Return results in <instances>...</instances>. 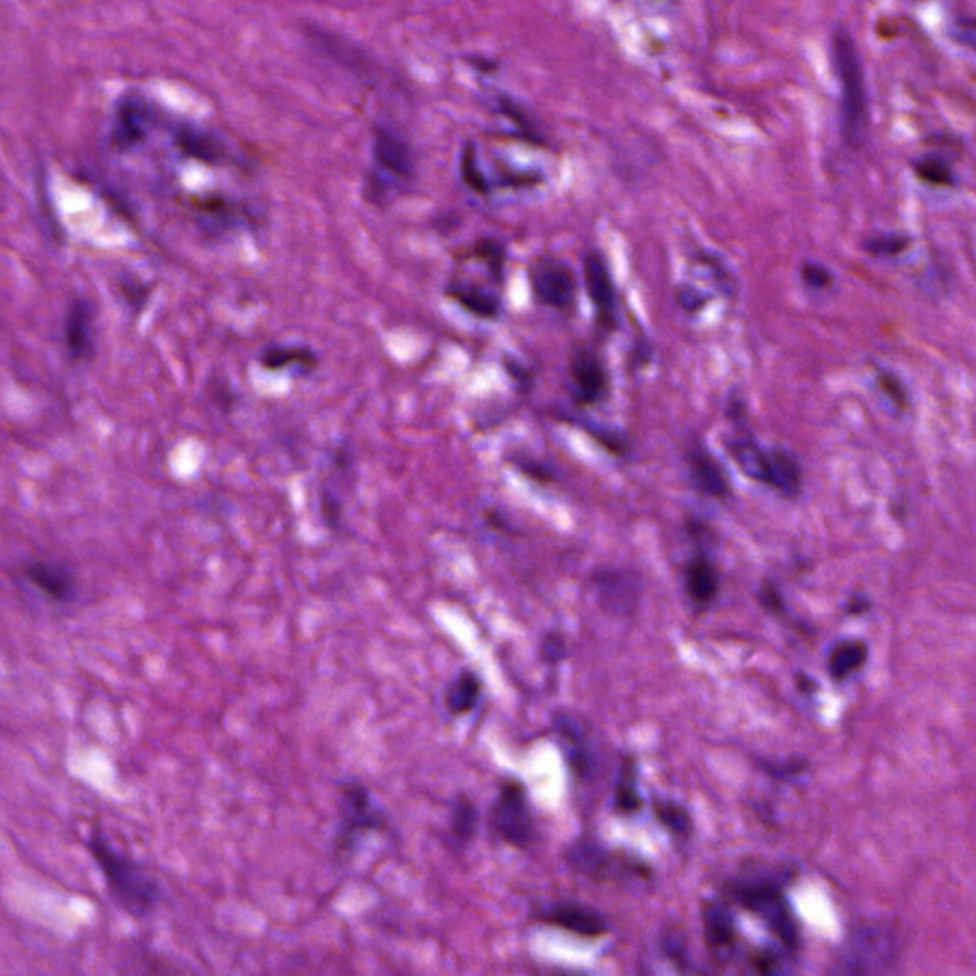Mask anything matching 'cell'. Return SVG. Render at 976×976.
<instances>
[{
  "label": "cell",
  "mask_w": 976,
  "mask_h": 976,
  "mask_svg": "<svg viewBox=\"0 0 976 976\" xmlns=\"http://www.w3.org/2000/svg\"><path fill=\"white\" fill-rule=\"evenodd\" d=\"M87 849L102 874L111 900L126 915L143 920L155 912L161 902V885L138 860L111 844L102 829H90Z\"/></svg>",
  "instance_id": "1"
},
{
  "label": "cell",
  "mask_w": 976,
  "mask_h": 976,
  "mask_svg": "<svg viewBox=\"0 0 976 976\" xmlns=\"http://www.w3.org/2000/svg\"><path fill=\"white\" fill-rule=\"evenodd\" d=\"M832 67L839 85V128L844 141L859 149L867 136L870 102H867L866 75L859 45L845 25H836L829 42Z\"/></svg>",
  "instance_id": "2"
},
{
  "label": "cell",
  "mask_w": 976,
  "mask_h": 976,
  "mask_svg": "<svg viewBox=\"0 0 976 976\" xmlns=\"http://www.w3.org/2000/svg\"><path fill=\"white\" fill-rule=\"evenodd\" d=\"M372 161L363 195L368 203L383 206L395 191L415 180L416 159L410 143L397 128L376 123L372 126Z\"/></svg>",
  "instance_id": "3"
},
{
  "label": "cell",
  "mask_w": 976,
  "mask_h": 976,
  "mask_svg": "<svg viewBox=\"0 0 976 976\" xmlns=\"http://www.w3.org/2000/svg\"><path fill=\"white\" fill-rule=\"evenodd\" d=\"M731 895L744 910L758 915L786 950L799 948L801 930L781 883L771 877H744L731 885Z\"/></svg>",
  "instance_id": "4"
},
{
  "label": "cell",
  "mask_w": 976,
  "mask_h": 976,
  "mask_svg": "<svg viewBox=\"0 0 976 976\" xmlns=\"http://www.w3.org/2000/svg\"><path fill=\"white\" fill-rule=\"evenodd\" d=\"M899 958V940L885 925L867 923L852 930L845 940L829 976H885Z\"/></svg>",
  "instance_id": "5"
},
{
  "label": "cell",
  "mask_w": 976,
  "mask_h": 976,
  "mask_svg": "<svg viewBox=\"0 0 976 976\" xmlns=\"http://www.w3.org/2000/svg\"><path fill=\"white\" fill-rule=\"evenodd\" d=\"M489 824L494 836L516 849H529L534 844L536 822L523 782L516 778L502 782L491 804Z\"/></svg>",
  "instance_id": "6"
},
{
  "label": "cell",
  "mask_w": 976,
  "mask_h": 976,
  "mask_svg": "<svg viewBox=\"0 0 976 976\" xmlns=\"http://www.w3.org/2000/svg\"><path fill=\"white\" fill-rule=\"evenodd\" d=\"M390 828L385 812L376 804L360 782H345L340 796V822L334 836V851L345 854L352 851L360 837Z\"/></svg>",
  "instance_id": "7"
},
{
  "label": "cell",
  "mask_w": 976,
  "mask_h": 976,
  "mask_svg": "<svg viewBox=\"0 0 976 976\" xmlns=\"http://www.w3.org/2000/svg\"><path fill=\"white\" fill-rule=\"evenodd\" d=\"M529 287L532 296L554 312L569 313L579 300V277L567 259L542 254L529 266Z\"/></svg>",
  "instance_id": "8"
},
{
  "label": "cell",
  "mask_w": 976,
  "mask_h": 976,
  "mask_svg": "<svg viewBox=\"0 0 976 976\" xmlns=\"http://www.w3.org/2000/svg\"><path fill=\"white\" fill-rule=\"evenodd\" d=\"M582 281L587 300L594 307L595 322L603 332H614L620 325V302L618 287L609 259L597 249L584 252L582 258Z\"/></svg>",
  "instance_id": "9"
},
{
  "label": "cell",
  "mask_w": 976,
  "mask_h": 976,
  "mask_svg": "<svg viewBox=\"0 0 976 976\" xmlns=\"http://www.w3.org/2000/svg\"><path fill=\"white\" fill-rule=\"evenodd\" d=\"M565 860L574 872L595 882H609L617 874H633L637 877L650 874L641 860L614 854L605 845L590 837H580L571 847H567Z\"/></svg>",
  "instance_id": "10"
},
{
  "label": "cell",
  "mask_w": 976,
  "mask_h": 976,
  "mask_svg": "<svg viewBox=\"0 0 976 976\" xmlns=\"http://www.w3.org/2000/svg\"><path fill=\"white\" fill-rule=\"evenodd\" d=\"M569 388L579 406L599 405L609 397V367L594 345H576L569 355Z\"/></svg>",
  "instance_id": "11"
},
{
  "label": "cell",
  "mask_w": 976,
  "mask_h": 976,
  "mask_svg": "<svg viewBox=\"0 0 976 976\" xmlns=\"http://www.w3.org/2000/svg\"><path fill=\"white\" fill-rule=\"evenodd\" d=\"M155 123L151 103L140 94H123L115 103L111 121L110 141L113 148L130 151L148 140L149 130Z\"/></svg>",
  "instance_id": "12"
},
{
  "label": "cell",
  "mask_w": 976,
  "mask_h": 976,
  "mask_svg": "<svg viewBox=\"0 0 976 976\" xmlns=\"http://www.w3.org/2000/svg\"><path fill=\"white\" fill-rule=\"evenodd\" d=\"M536 917L549 927H557L582 938L605 937L610 930L609 922L601 912L574 900L552 902L542 908Z\"/></svg>",
  "instance_id": "13"
},
{
  "label": "cell",
  "mask_w": 976,
  "mask_h": 976,
  "mask_svg": "<svg viewBox=\"0 0 976 976\" xmlns=\"http://www.w3.org/2000/svg\"><path fill=\"white\" fill-rule=\"evenodd\" d=\"M173 140L181 155L201 165L221 166L231 161V149L227 148L226 141L199 126L189 123L174 126Z\"/></svg>",
  "instance_id": "14"
},
{
  "label": "cell",
  "mask_w": 976,
  "mask_h": 976,
  "mask_svg": "<svg viewBox=\"0 0 976 976\" xmlns=\"http://www.w3.org/2000/svg\"><path fill=\"white\" fill-rule=\"evenodd\" d=\"M94 307L85 297H75L63 320V344L73 360H85L94 353Z\"/></svg>",
  "instance_id": "15"
},
{
  "label": "cell",
  "mask_w": 976,
  "mask_h": 976,
  "mask_svg": "<svg viewBox=\"0 0 976 976\" xmlns=\"http://www.w3.org/2000/svg\"><path fill=\"white\" fill-rule=\"evenodd\" d=\"M704 938L718 958L731 955L738 945L735 915L723 900H708L702 907Z\"/></svg>",
  "instance_id": "16"
},
{
  "label": "cell",
  "mask_w": 976,
  "mask_h": 976,
  "mask_svg": "<svg viewBox=\"0 0 976 976\" xmlns=\"http://www.w3.org/2000/svg\"><path fill=\"white\" fill-rule=\"evenodd\" d=\"M24 576L39 594L48 597L50 601L67 603L77 594L75 576L58 562H27L24 567Z\"/></svg>",
  "instance_id": "17"
},
{
  "label": "cell",
  "mask_w": 976,
  "mask_h": 976,
  "mask_svg": "<svg viewBox=\"0 0 976 976\" xmlns=\"http://www.w3.org/2000/svg\"><path fill=\"white\" fill-rule=\"evenodd\" d=\"M305 35L309 37L312 45L319 48L320 52L330 55L332 60H337V63H340V65H344L347 69L355 71L359 75H367V77L375 75L372 60L360 48H357V45L347 42V39H344V37H338L334 33L320 29L317 25H309L305 29Z\"/></svg>",
  "instance_id": "18"
},
{
  "label": "cell",
  "mask_w": 976,
  "mask_h": 976,
  "mask_svg": "<svg viewBox=\"0 0 976 976\" xmlns=\"http://www.w3.org/2000/svg\"><path fill=\"white\" fill-rule=\"evenodd\" d=\"M595 586L601 607L612 614H630L639 599V582L625 572H601L595 576Z\"/></svg>",
  "instance_id": "19"
},
{
  "label": "cell",
  "mask_w": 976,
  "mask_h": 976,
  "mask_svg": "<svg viewBox=\"0 0 976 976\" xmlns=\"http://www.w3.org/2000/svg\"><path fill=\"white\" fill-rule=\"evenodd\" d=\"M446 297L460 305L477 319L494 320L500 317L502 300L493 290H486L477 282L453 279L445 287Z\"/></svg>",
  "instance_id": "20"
},
{
  "label": "cell",
  "mask_w": 976,
  "mask_h": 976,
  "mask_svg": "<svg viewBox=\"0 0 976 976\" xmlns=\"http://www.w3.org/2000/svg\"><path fill=\"white\" fill-rule=\"evenodd\" d=\"M688 468L690 476L695 479L696 486L713 498H726L731 489L726 481V473L723 466L719 464L710 451L700 443L688 448L687 453Z\"/></svg>",
  "instance_id": "21"
},
{
  "label": "cell",
  "mask_w": 976,
  "mask_h": 976,
  "mask_svg": "<svg viewBox=\"0 0 976 976\" xmlns=\"http://www.w3.org/2000/svg\"><path fill=\"white\" fill-rule=\"evenodd\" d=\"M121 976H186L180 967L145 946H126L118 958Z\"/></svg>",
  "instance_id": "22"
},
{
  "label": "cell",
  "mask_w": 976,
  "mask_h": 976,
  "mask_svg": "<svg viewBox=\"0 0 976 976\" xmlns=\"http://www.w3.org/2000/svg\"><path fill=\"white\" fill-rule=\"evenodd\" d=\"M483 696V681L473 670L464 668L445 688V708L454 718L468 715L476 710Z\"/></svg>",
  "instance_id": "23"
},
{
  "label": "cell",
  "mask_w": 976,
  "mask_h": 976,
  "mask_svg": "<svg viewBox=\"0 0 976 976\" xmlns=\"http://www.w3.org/2000/svg\"><path fill=\"white\" fill-rule=\"evenodd\" d=\"M765 484L773 486L774 491H778L788 498L797 496L801 489V469H799L796 456L778 446L769 451Z\"/></svg>",
  "instance_id": "24"
},
{
  "label": "cell",
  "mask_w": 976,
  "mask_h": 976,
  "mask_svg": "<svg viewBox=\"0 0 976 976\" xmlns=\"http://www.w3.org/2000/svg\"><path fill=\"white\" fill-rule=\"evenodd\" d=\"M479 821H481V816H479L476 803L468 796H458L454 799L453 807H451V824H448L451 841L454 847L466 849L476 839Z\"/></svg>",
  "instance_id": "25"
},
{
  "label": "cell",
  "mask_w": 976,
  "mask_h": 976,
  "mask_svg": "<svg viewBox=\"0 0 976 976\" xmlns=\"http://www.w3.org/2000/svg\"><path fill=\"white\" fill-rule=\"evenodd\" d=\"M317 353L305 345H269L259 355V365L266 370L297 367L309 372L317 367Z\"/></svg>",
  "instance_id": "26"
},
{
  "label": "cell",
  "mask_w": 976,
  "mask_h": 976,
  "mask_svg": "<svg viewBox=\"0 0 976 976\" xmlns=\"http://www.w3.org/2000/svg\"><path fill=\"white\" fill-rule=\"evenodd\" d=\"M731 456L735 458L736 464L740 466L746 476L751 477L753 481L765 483L766 464H769V451L763 446H759L750 433L746 435H736L728 443Z\"/></svg>",
  "instance_id": "27"
},
{
  "label": "cell",
  "mask_w": 976,
  "mask_h": 976,
  "mask_svg": "<svg viewBox=\"0 0 976 976\" xmlns=\"http://www.w3.org/2000/svg\"><path fill=\"white\" fill-rule=\"evenodd\" d=\"M555 726H557L559 736H561V740L565 743V751H567V758H569V763L574 769V773L580 774V776H586L590 773V769H592V758H590V750H587L586 743H584V736H582L580 726L569 715H559L557 721H555Z\"/></svg>",
  "instance_id": "28"
},
{
  "label": "cell",
  "mask_w": 976,
  "mask_h": 976,
  "mask_svg": "<svg viewBox=\"0 0 976 976\" xmlns=\"http://www.w3.org/2000/svg\"><path fill=\"white\" fill-rule=\"evenodd\" d=\"M912 170L915 178L933 186V188H955L958 186V174L953 173L950 161L940 153H925L912 161Z\"/></svg>",
  "instance_id": "29"
},
{
  "label": "cell",
  "mask_w": 976,
  "mask_h": 976,
  "mask_svg": "<svg viewBox=\"0 0 976 976\" xmlns=\"http://www.w3.org/2000/svg\"><path fill=\"white\" fill-rule=\"evenodd\" d=\"M867 645L864 641L849 639L841 641L836 648L832 650L828 660L829 675L837 681H844L851 673L859 672L862 666L866 664Z\"/></svg>",
  "instance_id": "30"
},
{
  "label": "cell",
  "mask_w": 976,
  "mask_h": 976,
  "mask_svg": "<svg viewBox=\"0 0 976 976\" xmlns=\"http://www.w3.org/2000/svg\"><path fill=\"white\" fill-rule=\"evenodd\" d=\"M687 590L690 597L700 605L715 599L719 590V576L713 565L704 557H698L688 565L687 569Z\"/></svg>",
  "instance_id": "31"
},
{
  "label": "cell",
  "mask_w": 976,
  "mask_h": 976,
  "mask_svg": "<svg viewBox=\"0 0 976 976\" xmlns=\"http://www.w3.org/2000/svg\"><path fill=\"white\" fill-rule=\"evenodd\" d=\"M914 244V237L907 231H883V233L866 237L860 249L872 258H897L910 251Z\"/></svg>",
  "instance_id": "32"
},
{
  "label": "cell",
  "mask_w": 976,
  "mask_h": 976,
  "mask_svg": "<svg viewBox=\"0 0 976 976\" xmlns=\"http://www.w3.org/2000/svg\"><path fill=\"white\" fill-rule=\"evenodd\" d=\"M469 256L483 262L484 266L489 267L494 281L504 279V267H506V258H508V251H506L504 242L494 237H483L471 246Z\"/></svg>",
  "instance_id": "33"
},
{
  "label": "cell",
  "mask_w": 976,
  "mask_h": 976,
  "mask_svg": "<svg viewBox=\"0 0 976 976\" xmlns=\"http://www.w3.org/2000/svg\"><path fill=\"white\" fill-rule=\"evenodd\" d=\"M460 178L471 191H476L479 195H489L493 191V183L484 176L479 159H477V149L473 141H466L460 153Z\"/></svg>",
  "instance_id": "34"
},
{
  "label": "cell",
  "mask_w": 976,
  "mask_h": 976,
  "mask_svg": "<svg viewBox=\"0 0 976 976\" xmlns=\"http://www.w3.org/2000/svg\"><path fill=\"white\" fill-rule=\"evenodd\" d=\"M655 814H657L658 822L673 836L685 839L693 834V819L687 809L681 807L680 803L658 799L655 801Z\"/></svg>",
  "instance_id": "35"
},
{
  "label": "cell",
  "mask_w": 976,
  "mask_h": 976,
  "mask_svg": "<svg viewBox=\"0 0 976 976\" xmlns=\"http://www.w3.org/2000/svg\"><path fill=\"white\" fill-rule=\"evenodd\" d=\"M641 801L639 789H637V778H635V766L632 761H628L622 766V773L618 778L617 791H614V807L618 812H622L625 816L635 814L639 811Z\"/></svg>",
  "instance_id": "36"
},
{
  "label": "cell",
  "mask_w": 976,
  "mask_h": 976,
  "mask_svg": "<svg viewBox=\"0 0 976 976\" xmlns=\"http://www.w3.org/2000/svg\"><path fill=\"white\" fill-rule=\"evenodd\" d=\"M875 385L882 393L883 397L889 401L899 413H904L910 406V393H908L907 383L900 378L895 370L890 368H875Z\"/></svg>",
  "instance_id": "37"
},
{
  "label": "cell",
  "mask_w": 976,
  "mask_h": 976,
  "mask_svg": "<svg viewBox=\"0 0 976 976\" xmlns=\"http://www.w3.org/2000/svg\"><path fill=\"white\" fill-rule=\"evenodd\" d=\"M496 102H498V111H500L504 117L509 118V121L516 125L517 130L523 134L524 140L531 141V143H538V145L544 143L542 136H540L538 128H536L534 121H532L531 115H529V111L524 110L521 103L516 102L514 98L504 94L498 96Z\"/></svg>",
  "instance_id": "38"
},
{
  "label": "cell",
  "mask_w": 976,
  "mask_h": 976,
  "mask_svg": "<svg viewBox=\"0 0 976 976\" xmlns=\"http://www.w3.org/2000/svg\"><path fill=\"white\" fill-rule=\"evenodd\" d=\"M193 208H195L199 216H203V218L214 221V224H224V226L235 224L237 208L224 195L197 197L195 201H193Z\"/></svg>",
  "instance_id": "39"
},
{
  "label": "cell",
  "mask_w": 976,
  "mask_h": 976,
  "mask_svg": "<svg viewBox=\"0 0 976 976\" xmlns=\"http://www.w3.org/2000/svg\"><path fill=\"white\" fill-rule=\"evenodd\" d=\"M799 279L812 292H824L836 284V274L816 259H804L799 267Z\"/></svg>",
  "instance_id": "40"
},
{
  "label": "cell",
  "mask_w": 976,
  "mask_h": 976,
  "mask_svg": "<svg viewBox=\"0 0 976 976\" xmlns=\"http://www.w3.org/2000/svg\"><path fill=\"white\" fill-rule=\"evenodd\" d=\"M753 965L761 976H786L781 955L773 950H761L753 955Z\"/></svg>",
  "instance_id": "41"
},
{
  "label": "cell",
  "mask_w": 976,
  "mask_h": 976,
  "mask_svg": "<svg viewBox=\"0 0 976 976\" xmlns=\"http://www.w3.org/2000/svg\"><path fill=\"white\" fill-rule=\"evenodd\" d=\"M675 297H677V304L688 313L698 312V309H702L704 304L708 302V297L702 296L695 287H690V284H683L675 292Z\"/></svg>",
  "instance_id": "42"
},
{
  "label": "cell",
  "mask_w": 976,
  "mask_h": 976,
  "mask_svg": "<svg viewBox=\"0 0 976 976\" xmlns=\"http://www.w3.org/2000/svg\"><path fill=\"white\" fill-rule=\"evenodd\" d=\"M759 601H761V607H765L771 612H784V601H782L781 592L773 584H765V586L761 587Z\"/></svg>",
  "instance_id": "43"
},
{
  "label": "cell",
  "mask_w": 976,
  "mask_h": 976,
  "mask_svg": "<svg viewBox=\"0 0 976 976\" xmlns=\"http://www.w3.org/2000/svg\"><path fill=\"white\" fill-rule=\"evenodd\" d=\"M562 648H565V643H562L561 637H557V635H547L544 645H542V652H544V657H546L549 662H555V660H561L562 652H565Z\"/></svg>",
  "instance_id": "44"
},
{
  "label": "cell",
  "mask_w": 976,
  "mask_h": 976,
  "mask_svg": "<svg viewBox=\"0 0 976 976\" xmlns=\"http://www.w3.org/2000/svg\"><path fill=\"white\" fill-rule=\"evenodd\" d=\"M468 62L469 65H473L476 69L483 71V73H493L498 69V62L486 60V58H469Z\"/></svg>",
  "instance_id": "45"
},
{
  "label": "cell",
  "mask_w": 976,
  "mask_h": 976,
  "mask_svg": "<svg viewBox=\"0 0 976 976\" xmlns=\"http://www.w3.org/2000/svg\"><path fill=\"white\" fill-rule=\"evenodd\" d=\"M867 609H870V603H867V599H862V597H854L849 603V610L854 612V614H860V612H864Z\"/></svg>",
  "instance_id": "46"
},
{
  "label": "cell",
  "mask_w": 976,
  "mask_h": 976,
  "mask_svg": "<svg viewBox=\"0 0 976 976\" xmlns=\"http://www.w3.org/2000/svg\"><path fill=\"white\" fill-rule=\"evenodd\" d=\"M554 976H587V975H582V973H574V971H557V973H554Z\"/></svg>",
  "instance_id": "47"
}]
</instances>
